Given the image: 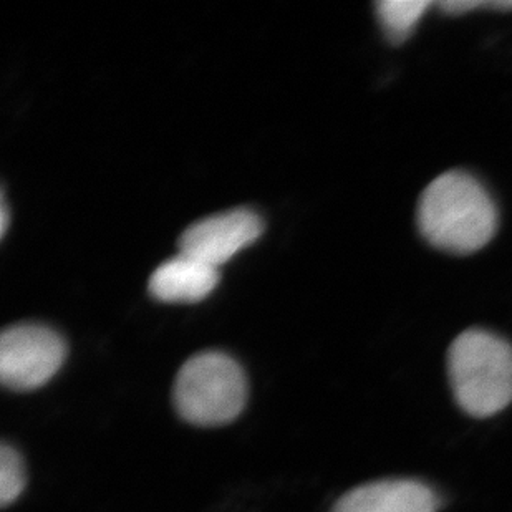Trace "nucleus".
Here are the masks:
<instances>
[{
	"label": "nucleus",
	"instance_id": "nucleus-1",
	"mask_svg": "<svg viewBox=\"0 0 512 512\" xmlns=\"http://www.w3.org/2000/svg\"><path fill=\"white\" fill-rule=\"evenodd\" d=\"M416 221L421 236L436 249L473 254L496 234L498 208L478 179L448 171L421 194Z\"/></svg>",
	"mask_w": 512,
	"mask_h": 512
},
{
	"label": "nucleus",
	"instance_id": "nucleus-2",
	"mask_svg": "<svg viewBox=\"0 0 512 512\" xmlns=\"http://www.w3.org/2000/svg\"><path fill=\"white\" fill-rule=\"evenodd\" d=\"M448 372L458 405L474 418L496 415L512 401V345L499 335L479 329L458 335Z\"/></svg>",
	"mask_w": 512,
	"mask_h": 512
},
{
	"label": "nucleus",
	"instance_id": "nucleus-3",
	"mask_svg": "<svg viewBox=\"0 0 512 512\" xmlns=\"http://www.w3.org/2000/svg\"><path fill=\"white\" fill-rule=\"evenodd\" d=\"M247 401V378L241 365L223 352L189 358L174 382L179 416L196 426H219L241 415Z\"/></svg>",
	"mask_w": 512,
	"mask_h": 512
},
{
	"label": "nucleus",
	"instance_id": "nucleus-4",
	"mask_svg": "<svg viewBox=\"0 0 512 512\" xmlns=\"http://www.w3.org/2000/svg\"><path fill=\"white\" fill-rule=\"evenodd\" d=\"M67 357L65 340L42 324H17L0 337V380L14 392H30L54 378Z\"/></svg>",
	"mask_w": 512,
	"mask_h": 512
},
{
	"label": "nucleus",
	"instance_id": "nucleus-5",
	"mask_svg": "<svg viewBox=\"0 0 512 512\" xmlns=\"http://www.w3.org/2000/svg\"><path fill=\"white\" fill-rule=\"evenodd\" d=\"M262 231L264 221L259 214L246 208L231 209L191 224L179 237V251L218 269L256 242Z\"/></svg>",
	"mask_w": 512,
	"mask_h": 512
},
{
	"label": "nucleus",
	"instance_id": "nucleus-6",
	"mask_svg": "<svg viewBox=\"0 0 512 512\" xmlns=\"http://www.w3.org/2000/svg\"><path fill=\"white\" fill-rule=\"evenodd\" d=\"M435 491L415 479H385L363 484L345 494L332 512H436Z\"/></svg>",
	"mask_w": 512,
	"mask_h": 512
},
{
	"label": "nucleus",
	"instance_id": "nucleus-7",
	"mask_svg": "<svg viewBox=\"0 0 512 512\" xmlns=\"http://www.w3.org/2000/svg\"><path fill=\"white\" fill-rule=\"evenodd\" d=\"M219 282V272L216 267L206 262L194 259L179 252L156 267L151 274L150 294L161 302L174 304H191L206 299Z\"/></svg>",
	"mask_w": 512,
	"mask_h": 512
},
{
	"label": "nucleus",
	"instance_id": "nucleus-8",
	"mask_svg": "<svg viewBox=\"0 0 512 512\" xmlns=\"http://www.w3.org/2000/svg\"><path fill=\"white\" fill-rule=\"evenodd\" d=\"M428 0H382L377 4V15L388 40L401 44L410 37L416 24L430 7Z\"/></svg>",
	"mask_w": 512,
	"mask_h": 512
},
{
	"label": "nucleus",
	"instance_id": "nucleus-9",
	"mask_svg": "<svg viewBox=\"0 0 512 512\" xmlns=\"http://www.w3.org/2000/svg\"><path fill=\"white\" fill-rule=\"evenodd\" d=\"M24 461L12 446L4 443L0 448V504L7 508L24 491Z\"/></svg>",
	"mask_w": 512,
	"mask_h": 512
},
{
	"label": "nucleus",
	"instance_id": "nucleus-10",
	"mask_svg": "<svg viewBox=\"0 0 512 512\" xmlns=\"http://www.w3.org/2000/svg\"><path fill=\"white\" fill-rule=\"evenodd\" d=\"M479 7H491V9L512 10V0H494V2H481V0H446L440 2V9L445 14H468Z\"/></svg>",
	"mask_w": 512,
	"mask_h": 512
},
{
	"label": "nucleus",
	"instance_id": "nucleus-11",
	"mask_svg": "<svg viewBox=\"0 0 512 512\" xmlns=\"http://www.w3.org/2000/svg\"><path fill=\"white\" fill-rule=\"evenodd\" d=\"M2 221H0V232H2V236H4L5 231L9 228V208H7V201H5V196H2Z\"/></svg>",
	"mask_w": 512,
	"mask_h": 512
}]
</instances>
